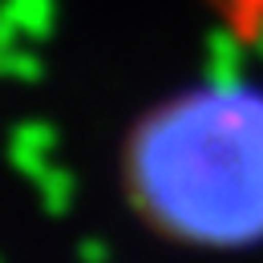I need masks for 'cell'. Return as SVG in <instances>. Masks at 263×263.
<instances>
[{"label":"cell","instance_id":"1","mask_svg":"<svg viewBox=\"0 0 263 263\" xmlns=\"http://www.w3.org/2000/svg\"><path fill=\"white\" fill-rule=\"evenodd\" d=\"M134 206L186 243H251L263 235V98L198 89L158 105L130 138Z\"/></svg>","mask_w":263,"mask_h":263}]
</instances>
